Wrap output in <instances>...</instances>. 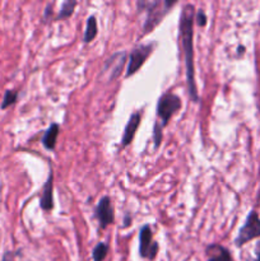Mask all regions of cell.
<instances>
[{"label":"cell","mask_w":260,"mask_h":261,"mask_svg":"<svg viewBox=\"0 0 260 261\" xmlns=\"http://www.w3.org/2000/svg\"><path fill=\"white\" fill-rule=\"evenodd\" d=\"M255 261H260V242L256 247V259H255Z\"/></svg>","instance_id":"obj_19"},{"label":"cell","mask_w":260,"mask_h":261,"mask_svg":"<svg viewBox=\"0 0 260 261\" xmlns=\"http://www.w3.org/2000/svg\"><path fill=\"white\" fill-rule=\"evenodd\" d=\"M140 120H142V112L135 111L134 114L130 116L129 121H127L126 126H125L124 134L121 138V145L122 147H127L130 143L133 142L135 137V133H137L138 127L140 125Z\"/></svg>","instance_id":"obj_8"},{"label":"cell","mask_w":260,"mask_h":261,"mask_svg":"<svg viewBox=\"0 0 260 261\" xmlns=\"http://www.w3.org/2000/svg\"><path fill=\"white\" fill-rule=\"evenodd\" d=\"M177 4L176 0H157V2H138L139 10H147V19L143 25V33L152 32L166 17L168 12L172 9V7Z\"/></svg>","instance_id":"obj_2"},{"label":"cell","mask_w":260,"mask_h":261,"mask_svg":"<svg viewBox=\"0 0 260 261\" xmlns=\"http://www.w3.org/2000/svg\"><path fill=\"white\" fill-rule=\"evenodd\" d=\"M97 32H98V28H97V20L94 15L89 17L87 19V27H86V32H84V42L88 43L91 41L94 40V37L97 36Z\"/></svg>","instance_id":"obj_12"},{"label":"cell","mask_w":260,"mask_h":261,"mask_svg":"<svg viewBox=\"0 0 260 261\" xmlns=\"http://www.w3.org/2000/svg\"><path fill=\"white\" fill-rule=\"evenodd\" d=\"M139 254L143 259H149L153 260L158 254V250H160V246H158L157 242L153 239L152 229H150V226L148 224H144V226L140 228L139 231Z\"/></svg>","instance_id":"obj_5"},{"label":"cell","mask_w":260,"mask_h":261,"mask_svg":"<svg viewBox=\"0 0 260 261\" xmlns=\"http://www.w3.org/2000/svg\"><path fill=\"white\" fill-rule=\"evenodd\" d=\"M40 206L42 211H51L54 208V175L50 171L47 181L43 186L42 194L40 198Z\"/></svg>","instance_id":"obj_9"},{"label":"cell","mask_w":260,"mask_h":261,"mask_svg":"<svg viewBox=\"0 0 260 261\" xmlns=\"http://www.w3.org/2000/svg\"><path fill=\"white\" fill-rule=\"evenodd\" d=\"M78 5V2L75 0H66V2L63 3L61 5L60 13H59L58 18L56 19H65V18H69L74 13V8Z\"/></svg>","instance_id":"obj_13"},{"label":"cell","mask_w":260,"mask_h":261,"mask_svg":"<svg viewBox=\"0 0 260 261\" xmlns=\"http://www.w3.org/2000/svg\"><path fill=\"white\" fill-rule=\"evenodd\" d=\"M154 43H147V45H140L135 47L134 50L130 53L129 58V65H127L126 70V78L134 75L138 70L143 66L149 55L152 54L153 48H154Z\"/></svg>","instance_id":"obj_6"},{"label":"cell","mask_w":260,"mask_h":261,"mask_svg":"<svg viewBox=\"0 0 260 261\" xmlns=\"http://www.w3.org/2000/svg\"><path fill=\"white\" fill-rule=\"evenodd\" d=\"M18 99V92L15 91H7L4 93V97H3V102L0 109L2 110H7L8 107H10L12 105H14Z\"/></svg>","instance_id":"obj_15"},{"label":"cell","mask_w":260,"mask_h":261,"mask_svg":"<svg viewBox=\"0 0 260 261\" xmlns=\"http://www.w3.org/2000/svg\"><path fill=\"white\" fill-rule=\"evenodd\" d=\"M109 249V245L105 244V242H99L93 249V261H103L106 259Z\"/></svg>","instance_id":"obj_14"},{"label":"cell","mask_w":260,"mask_h":261,"mask_svg":"<svg viewBox=\"0 0 260 261\" xmlns=\"http://www.w3.org/2000/svg\"><path fill=\"white\" fill-rule=\"evenodd\" d=\"M257 237H260V217L256 212L251 211L245 221V224L240 229L235 244L236 246L241 247Z\"/></svg>","instance_id":"obj_4"},{"label":"cell","mask_w":260,"mask_h":261,"mask_svg":"<svg viewBox=\"0 0 260 261\" xmlns=\"http://www.w3.org/2000/svg\"><path fill=\"white\" fill-rule=\"evenodd\" d=\"M181 109V99L178 98L177 94L172 92H166L165 94L161 96L157 103V115L162 122V127L167 126L168 121L171 117Z\"/></svg>","instance_id":"obj_3"},{"label":"cell","mask_w":260,"mask_h":261,"mask_svg":"<svg viewBox=\"0 0 260 261\" xmlns=\"http://www.w3.org/2000/svg\"><path fill=\"white\" fill-rule=\"evenodd\" d=\"M129 226V217H125V224H124V227H127Z\"/></svg>","instance_id":"obj_20"},{"label":"cell","mask_w":260,"mask_h":261,"mask_svg":"<svg viewBox=\"0 0 260 261\" xmlns=\"http://www.w3.org/2000/svg\"><path fill=\"white\" fill-rule=\"evenodd\" d=\"M195 20L198 23V25H200V27H204L206 24V14L203 9L198 10V13L195 15Z\"/></svg>","instance_id":"obj_17"},{"label":"cell","mask_w":260,"mask_h":261,"mask_svg":"<svg viewBox=\"0 0 260 261\" xmlns=\"http://www.w3.org/2000/svg\"><path fill=\"white\" fill-rule=\"evenodd\" d=\"M194 20H195V7L193 4H185L180 17V38L183 41L184 56H185L189 94L194 102H198L199 96L195 83V68H194Z\"/></svg>","instance_id":"obj_1"},{"label":"cell","mask_w":260,"mask_h":261,"mask_svg":"<svg viewBox=\"0 0 260 261\" xmlns=\"http://www.w3.org/2000/svg\"><path fill=\"white\" fill-rule=\"evenodd\" d=\"M162 125L161 122H155L154 129H153V142H154V148L160 147L162 143Z\"/></svg>","instance_id":"obj_16"},{"label":"cell","mask_w":260,"mask_h":261,"mask_svg":"<svg viewBox=\"0 0 260 261\" xmlns=\"http://www.w3.org/2000/svg\"><path fill=\"white\" fill-rule=\"evenodd\" d=\"M15 252H12V251H8L5 252L4 256H3V260L2 261H15Z\"/></svg>","instance_id":"obj_18"},{"label":"cell","mask_w":260,"mask_h":261,"mask_svg":"<svg viewBox=\"0 0 260 261\" xmlns=\"http://www.w3.org/2000/svg\"><path fill=\"white\" fill-rule=\"evenodd\" d=\"M59 130H60V127H59V125L55 124V122H54V124H51L50 127L46 130V133L43 134V137H42V144L46 149H48V150L55 149L56 139H58V135H59Z\"/></svg>","instance_id":"obj_11"},{"label":"cell","mask_w":260,"mask_h":261,"mask_svg":"<svg viewBox=\"0 0 260 261\" xmlns=\"http://www.w3.org/2000/svg\"><path fill=\"white\" fill-rule=\"evenodd\" d=\"M205 254L208 261H232L229 251L222 245H208L205 249Z\"/></svg>","instance_id":"obj_10"},{"label":"cell","mask_w":260,"mask_h":261,"mask_svg":"<svg viewBox=\"0 0 260 261\" xmlns=\"http://www.w3.org/2000/svg\"><path fill=\"white\" fill-rule=\"evenodd\" d=\"M96 217L98 219L99 224H101L102 229H105L107 226L114 223L115 212L110 196H103L98 201V204L96 206Z\"/></svg>","instance_id":"obj_7"}]
</instances>
